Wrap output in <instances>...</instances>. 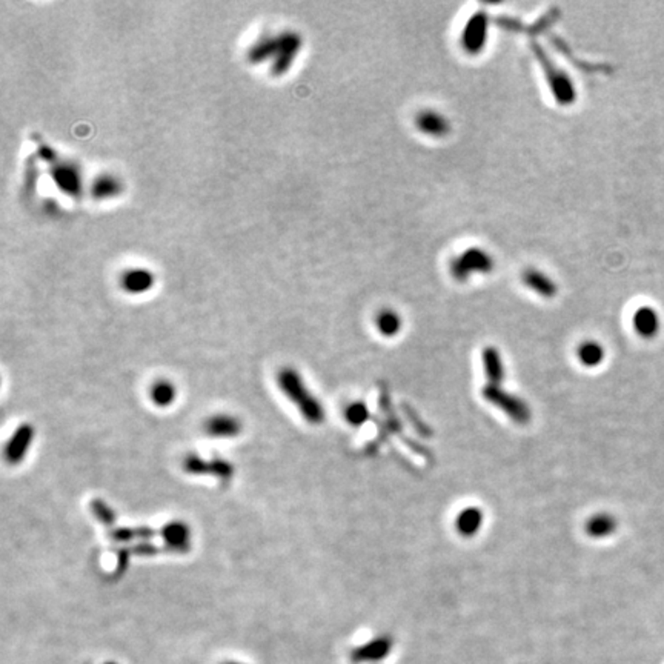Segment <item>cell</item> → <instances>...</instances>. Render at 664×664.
Listing matches in <instances>:
<instances>
[{
	"instance_id": "cell-1",
	"label": "cell",
	"mask_w": 664,
	"mask_h": 664,
	"mask_svg": "<svg viewBox=\"0 0 664 664\" xmlns=\"http://www.w3.org/2000/svg\"><path fill=\"white\" fill-rule=\"evenodd\" d=\"M277 385L307 423L321 425L325 422V408L307 390L302 376L296 369L283 368L277 376Z\"/></svg>"
},
{
	"instance_id": "cell-2",
	"label": "cell",
	"mask_w": 664,
	"mask_h": 664,
	"mask_svg": "<svg viewBox=\"0 0 664 664\" xmlns=\"http://www.w3.org/2000/svg\"><path fill=\"white\" fill-rule=\"evenodd\" d=\"M109 537L116 543H131V541H145L150 538L160 537L165 543L173 545L182 549L183 552L190 549L191 543V529L183 522H169L161 528H148V526H139V528H116L111 529Z\"/></svg>"
},
{
	"instance_id": "cell-3",
	"label": "cell",
	"mask_w": 664,
	"mask_h": 664,
	"mask_svg": "<svg viewBox=\"0 0 664 664\" xmlns=\"http://www.w3.org/2000/svg\"><path fill=\"white\" fill-rule=\"evenodd\" d=\"M531 48L537 62L540 63L541 69L545 72L546 82L555 102L560 105V107H571V105L577 102V90H575L573 80L571 79V76L550 59V55L538 42H532Z\"/></svg>"
},
{
	"instance_id": "cell-4",
	"label": "cell",
	"mask_w": 664,
	"mask_h": 664,
	"mask_svg": "<svg viewBox=\"0 0 664 664\" xmlns=\"http://www.w3.org/2000/svg\"><path fill=\"white\" fill-rule=\"evenodd\" d=\"M493 268L496 258L483 248H469L449 262V274L457 281H466L475 274H491Z\"/></svg>"
},
{
	"instance_id": "cell-5",
	"label": "cell",
	"mask_w": 664,
	"mask_h": 664,
	"mask_svg": "<svg viewBox=\"0 0 664 664\" xmlns=\"http://www.w3.org/2000/svg\"><path fill=\"white\" fill-rule=\"evenodd\" d=\"M483 397L486 401H489L493 406L501 409L505 414L515 422L517 425H526L531 420V409L526 401H523L520 397L509 394L501 390L500 386L488 385L483 390Z\"/></svg>"
},
{
	"instance_id": "cell-6",
	"label": "cell",
	"mask_w": 664,
	"mask_h": 664,
	"mask_svg": "<svg viewBox=\"0 0 664 664\" xmlns=\"http://www.w3.org/2000/svg\"><path fill=\"white\" fill-rule=\"evenodd\" d=\"M182 467L190 475H211L222 482L231 480L236 474V467L225 458L206 460L199 453H188L182 461Z\"/></svg>"
},
{
	"instance_id": "cell-7",
	"label": "cell",
	"mask_w": 664,
	"mask_h": 664,
	"mask_svg": "<svg viewBox=\"0 0 664 664\" xmlns=\"http://www.w3.org/2000/svg\"><path fill=\"white\" fill-rule=\"evenodd\" d=\"M489 36V15L484 10L475 11L461 32V46L469 55L483 53Z\"/></svg>"
},
{
	"instance_id": "cell-8",
	"label": "cell",
	"mask_w": 664,
	"mask_h": 664,
	"mask_svg": "<svg viewBox=\"0 0 664 664\" xmlns=\"http://www.w3.org/2000/svg\"><path fill=\"white\" fill-rule=\"evenodd\" d=\"M36 429L29 423H22L18 426L11 439L8 440L5 446V458L10 465H19L25 460L27 453L34 440Z\"/></svg>"
},
{
	"instance_id": "cell-9",
	"label": "cell",
	"mask_w": 664,
	"mask_h": 664,
	"mask_svg": "<svg viewBox=\"0 0 664 664\" xmlns=\"http://www.w3.org/2000/svg\"><path fill=\"white\" fill-rule=\"evenodd\" d=\"M243 425L237 417L230 414H215L208 417L204 423V431L214 439H234L241 434Z\"/></svg>"
},
{
	"instance_id": "cell-10",
	"label": "cell",
	"mask_w": 664,
	"mask_h": 664,
	"mask_svg": "<svg viewBox=\"0 0 664 664\" xmlns=\"http://www.w3.org/2000/svg\"><path fill=\"white\" fill-rule=\"evenodd\" d=\"M416 126L429 137H444L451 131L449 119L435 109H423L418 112Z\"/></svg>"
},
{
	"instance_id": "cell-11",
	"label": "cell",
	"mask_w": 664,
	"mask_h": 664,
	"mask_svg": "<svg viewBox=\"0 0 664 664\" xmlns=\"http://www.w3.org/2000/svg\"><path fill=\"white\" fill-rule=\"evenodd\" d=\"M632 325L639 337L651 340L658 336L660 328H661V320L655 307L642 306V307H638L632 315Z\"/></svg>"
},
{
	"instance_id": "cell-12",
	"label": "cell",
	"mask_w": 664,
	"mask_h": 664,
	"mask_svg": "<svg viewBox=\"0 0 664 664\" xmlns=\"http://www.w3.org/2000/svg\"><path fill=\"white\" fill-rule=\"evenodd\" d=\"M523 285L543 298H554L558 294V285L554 279L537 268H526L522 274Z\"/></svg>"
},
{
	"instance_id": "cell-13",
	"label": "cell",
	"mask_w": 664,
	"mask_h": 664,
	"mask_svg": "<svg viewBox=\"0 0 664 664\" xmlns=\"http://www.w3.org/2000/svg\"><path fill=\"white\" fill-rule=\"evenodd\" d=\"M391 647L392 639L390 637H378L372 639V642L363 644L361 647H357V649L352 652V660L357 663L382 660L391 652Z\"/></svg>"
},
{
	"instance_id": "cell-14",
	"label": "cell",
	"mask_w": 664,
	"mask_h": 664,
	"mask_svg": "<svg viewBox=\"0 0 664 664\" xmlns=\"http://www.w3.org/2000/svg\"><path fill=\"white\" fill-rule=\"evenodd\" d=\"M483 366H484V374L486 377H488L489 385L500 386V383L505 380L506 372H505L503 361H501V355L497 347H493V346L484 347Z\"/></svg>"
},
{
	"instance_id": "cell-15",
	"label": "cell",
	"mask_w": 664,
	"mask_h": 664,
	"mask_svg": "<svg viewBox=\"0 0 664 664\" xmlns=\"http://www.w3.org/2000/svg\"><path fill=\"white\" fill-rule=\"evenodd\" d=\"M618 522L612 514H595L586 522V533L592 538H606L617 531Z\"/></svg>"
},
{
	"instance_id": "cell-16",
	"label": "cell",
	"mask_w": 664,
	"mask_h": 664,
	"mask_svg": "<svg viewBox=\"0 0 664 664\" xmlns=\"http://www.w3.org/2000/svg\"><path fill=\"white\" fill-rule=\"evenodd\" d=\"M484 515L479 507H466L461 511L456 520V528L460 536L474 537L482 529Z\"/></svg>"
},
{
	"instance_id": "cell-17",
	"label": "cell",
	"mask_w": 664,
	"mask_h": 664,
	"mask_svg": "<svg viewBox=\"0 0 664 664\" xmlns=\"http://www.w3.org/2000/svg\"><path fill=\"white\" fill-rule=\"evenodd\" d=\"M150 399L157 408L171 406L177 399V387L173 382H169V380H157V382L151 386Z\"/></svg>"
},
{
	"instance_id": "cell-18",
	"label": "cell",
	"mask_w": 664,
	"mask_h": 664,
	"mask_svg": "<svg viewBox=\"0 0 664 664\" xmlns=\"http://www.w3.org/2000/svg\"><path fill=\"white\" fill-rule=\"evenodd\" d=\"M577 357L581 364L587 368H597L604 361L606 351L603 345H600L595 340H586L583 342L577 350Z\"/></svg>"
},
{
	"instance_id": "cell-19",
	"label": "cell",
	"mask_w": 664,
	"mask_h": 664,
	"mask_svg": "<svg viewBox=\"0 0 664 664\" xmlns=\"http://www.w3.org/2000/svg\"><path fill=\"white\" fill-rule=\"evenodd\" d=\"M376 326L383 337H395L403 328V320L397 311L383 310L377 314Z\"/></svg>"
},
{
	"instance_id": "cell-20",
	"label": "cell",
	"mask_w": 664,
	"mask_h": 664,
	"mask_svg": "<svg viewBox=\"0 0 664 664\" xmlns=\"http://www.w3.org/2000/svg\"><path fill=\"white\" fill-rule=\"evenodd\" d=\"M129 557H154V555H161V554H183V550L175 547L173 545H161V546H154L151 543H139L131 547H125Z\"/></svg>"
},
{
	"instance_id": "cell-21",
	"label": "cell",
	"mask_w": 664,
	"mask_h": 664,
	"mask_svg": "<svg viewBox=\"0 0 664 664\" xmlns=\"http://www.w3.org/2000/svg\"><path fill=\"white\" fill-rule=\"evenodd\" d=\"M343 414H345L346 422L350 423L351 426H355V427H359L363 423H366L368 418H369V411L366 408V404H364L363 401L350 403L346 406Z\"/></svg>"
},
{
	"instance_id": "cell-22",
	"label": "cell",
	"mask_w": 664,
	"mask_h": 664,
	"mask_svg": "<svg viewBox=\"0 0 664 664\" xmlns=\"http://www.w3.org/2000/svg\"><path fill=\"white\" fill-rule=\"evenodd\" d=\"M91 512L93 515L105 526H112L116 523V512L107 501L102 498H94L91 501Z\"/></svg>"
},
{
	"instance_id": "cell-23",
	"label": "cell",
	"mask_w": 664,
	"mask_h": 664,
	"mask_svg": "<svg viewBox=\"0 0 664 664\" xmlns=\"http://www.w3.org/2000/svg\"><path fill=\"white\" fill-rule=\"evenodd\" d=\"M225 664H245V663H239V661H228V663H225Z\"/></svg>"
},
{
	"instance_id": "cell-24",
	"label": "cell",
	"mask_w": 664,
	"mask_h": 664,
	"mask_svg": "<svg viewBox=\"0 0 664 664\" xmlns=\"http://www.w3.org/2000/svg\"><path fill=\"white\" fill-rule=\"evenodd\" d=\"M105 664H117V663H114V661H107Z\"/></svg>"
}]
</instances>
